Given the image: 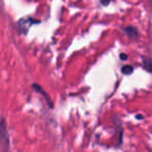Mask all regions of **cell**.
I'll use <instances>...</instances> for the list:
<instances>
[{
    "mask_svg": "<svg viewBox=\"0 0 152 152\" xmlns=\"http://www.w3.org/2000/svg\"><path fill=\"white\" fill-rule=\"evenodd\" d=\"M40 21H36L32 18H23L17 23L18 29L22 32V34H26L28 31V29L30 28V26L34 25V23H39Z\"/></svg>",
    "mask_w": 152,
    "mask_h": 152,
    "instance_id": "1",
    "label": "cell"
},
{
    "mask_svg": "<svg viewBox=\"0 0 152 152\" xmlns=\"http://www.w3.org/2000/svg\"><path fill=\"white\" fill-rule=\"evenodd\" d=\"M1 139H2L3 147L7 149L10 146V140H9V133L7 131V126H5V121L3 118L1 120Z\"/></svg>",
    "mask_w": 152,
    "mask_h": 152,
    "instance_id": "2",
    "label": "cell"
},
{
    "mask_svg": "<svg viewBox=\"0 0 152 152\" xmlns=\"http://www.w3.org/2000/svg\"><path fill=\"white\" fill-rule=\"evenodd\" d=\"M31 87H32V89H34L36 92H38V93L42 94V95L44 96V97H45V99H46V101H47V103H48V105L50 106V107H53V104H52V101H51V99L48 97V95H47V94L45 93V91L42 89V88L40 87V86H39V85H37V83H32V85H31Z\"/></svg>",
    "mask_w": 152,
    "mask_h": 152,
    "instance_id": "3",
    "label": "cell"
},
{
    "mask_svg": "<svg viewBox=\"0 0 152 152\" xmlns=\"http://www.w3.org/2000/svg\"><path fill=\"white\" fill-rule=\"evenodd\" d=\"M124 32L129 38H137L139 36V31H137V29L134 26H126L124 28Z\"/></svg>",
    "mask_w": 152,
    "mask_h": 152,
    "instance_id": "4",
    "label": "cell"
},
{
    "mask_svg": "<svg viewBox=\"0 0 152 152\" xmlns=\"http://www.w3.org/2000/svg\"><path fill=\"white\" fill-rule=\"evenodd\" d=\"M142 61H143V67L146 69V71L152 73V61L151 59L143 56L142 57Z\"/></svg>",
    "mask_w": 152,
    "mask_h": 152,
    "instance_id": "5",
    "label": "cell"
},
{
    "mask_svg": "<svg viewBox=\"0 0 152 152\" xmlns=\"http://www.w3.org/2000/svg\"><path fill=\"white\" fill-rule=\"evenodd\" d=\"M121 71H122V73L125 74V75H130V74L133 73V67L130 65H125L121 68Z\"/></svg>",
    "mask_w": 152,
    "mask_h": 152,
    "instance_id": "6",
    "label": "cell"
},
{
    "mask_svg": "<svg viewBox=\"0 0 152 152\" xmlns=\"http://www.w3.org/2000/svg\"><path fill=\"white\" fill-rule=\"evenodd\" d=\"M99 1L103 7H106V5H108L110 3V0H99Z\"/></svg>",
    "mask_w": 152,
    "mask_h": 152,
    "instance_id": "7",
    "label": "cell"
},
{
    "mask_svg": "<svg viewBox=\"0 0 152 152\" xmlns=\"http://www.w3.org/2000/svg\"><path fill=\"white\" fill-rule=\"evenodd\" d=\"M120 58L123 59V61H124V59H127V55L126 54H123V53H122V54L120 55Z\"/></svg>",
    "mask_w": 152,
    "mask_h": 152,
    "instance_id": "8",
    "label": "cell"
},
{
    "mask_svg": "<svg viewBox=\"0 0 152 152\" xmlns=\"http://www.w3.org/2000/svg\"><path fill=\"white\" fill-rule=\"evenodd\" d=\"M137 119H143V116H140V115H139V116H137Z\"/></svg>",
    "mask_w": 152,
    "mask_h": 152,
    "instance_id": "9",
    "label": "cell"
}]
</instances>
